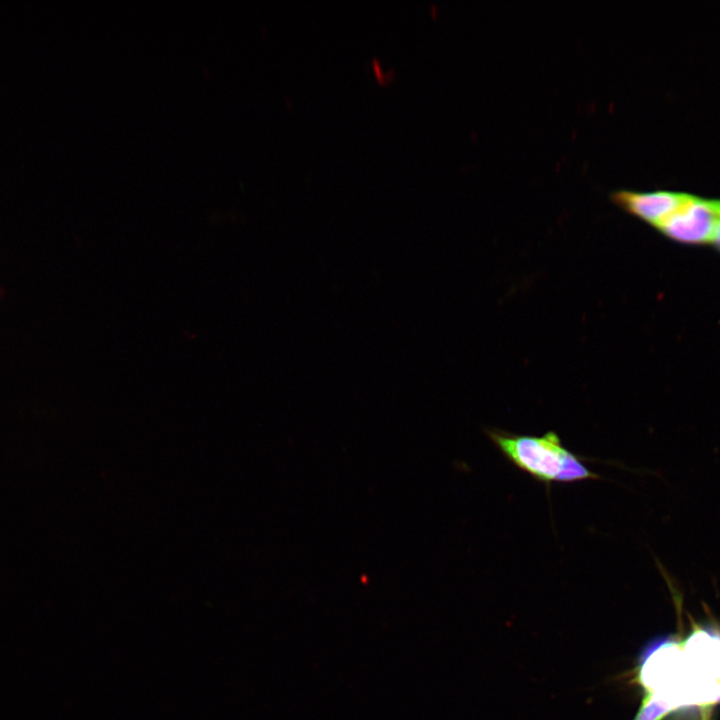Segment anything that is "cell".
<instances>
[{
  "label": "cell",
  "mask_w": 720,
  "mask_h": 720,
  "mask_svg": "<svg viewBox=\"0 0 720 720\" xmlns=\"http://www.w3.org/2000/svg\"><path fill=\"white\" fill-rule=\"evenodd\" d=\"M690 195L652 191L639 192L628 189H616L610 193V200L625 210L655 227L684 204Z\"/></svg>",
  "instance_id": "cell-3"
},
{
  "label": "cell",
  "mask_w": 720,
  "mask_h": 720,
  "mask_svg": "<svg viewBox=\"0 0 720 720\" xmlns=\"http://www.w3.org/2000/svg\"><path fill=\"white\" fill-rule=\"evenodd\" d=\"M719 221L713 201L690 196L656 227L674 240L704 243L712 242Z\"/></svg>",
  "instance_id": "cell-2"
},
{
  "label": "cell",
  "mask_w": 720,
  "mask_h": 720,
  "mask_svg": "<svg viewBox=\"0 0 720 720\" xmlns=\"http://www.w3.org/2000/svg\"><path fill=\"white\" fill-rule=\"evenodd\" d=\"M712 242L716 243L720 247V221L717 225Z\"/></svg>",
  "instance_id": "cell-4"
},
{
  "label": "cell",
  "mask_w": 720,
  "mask_h": 720,
  "mask_svg": "<svg viewBox=\"0 0 720 720\" xmlns=\"http://www.w3.org/2000/svg\"><path fill=\"white\" fill-rule=\"evenodd\" d=\"M713 203H714V207L720 217V201H713Z\"/></svg>",
  "instance_id": "cell-5"
},
{
  "label": "cell",
  "mask_w": 720,
  "mask_h": 720,
  "mask_svg": "<svg viewBox=\"0 0 720 720\" xmlns=\"http://www.w3.org/2000/svg\"><path fill=\"white\" fill-rule=\"evenodd\" d=\"M486 434L510 463L547 487L599 478L583 457L563 445L554 431L535 436L490 428Z\"/></svg>",
  "instance_id": "cell-1"
}]
</instances>
